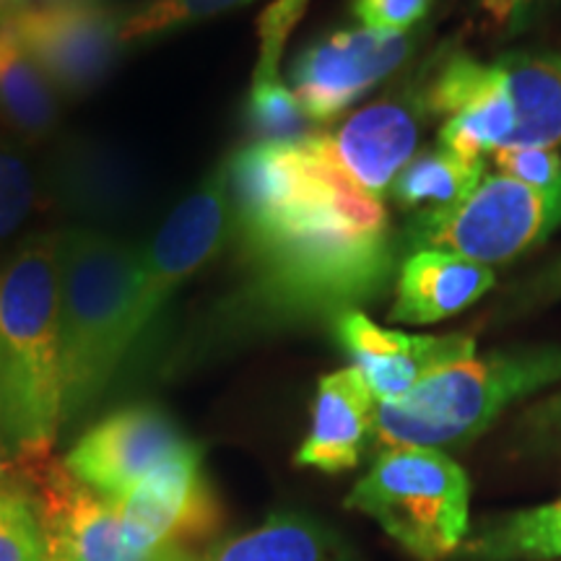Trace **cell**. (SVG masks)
Instances as JSON below:
<instances>
[{"instance_id":"cell-1","label":"cell","mask_w":561,"mask_h":561,"mask_svg":"<svg viewBox=\"0 0 561 561\" xmlns=\"http://www.w3.org/2000/svg\"><path fill=\"white\" fill-rule=\"evenodd\" d=\"M301 146L305 191L278 214L231 224L240 276L201 322L203 346L333 325L396 286L403 255L382 201L341 170L320 136Z\"/></svg>"},{"instance_id":"cell-2","label":"cell","mask_w":561,"mask_h":561,"mask_svg":"<svg viewBox=\"0 0 561 561\" xmlns=\"http://www.w3.org/2000/svg\"><path fill=\"white\" fill-rule=\"evenodd\" d=\"M60 231H37L0 263V453L50 460L62 424Z\"/></svg>"},{"instance_id":"cell-3","label":"cell","mask_w":561,"mask_h":561,"mask_svg":"<svg viewBox=\"0 0 561 561\" xmlns=\"http://www.w3.org/2000/svg\"><path fill=\"white\" fill-rule=\"evenodd\" d=\"M58 331L62 419L100 398L136 343L140 250L104 231H60Z\"/></svg>"},{"instance_id":"cell-4","label":"cell","mask_w":561,"mask_h":561,"mask_svg":"<svg viewBox=\"0 0 561 561\" xmlns=\"http://www.w3.org/2000/svg\"><path fill=\"white\" fill-rule=\"evenodd\" d=\"M561 382V346H517L476 354L432 371L419 385L377 403L371 442L390 447L466 445L504 411Z\"/></svg>"},{"instance_id":"cell-5","label":"cell","mask_w":561,"mask_h":561,"mask_svg":"<svg viewBox=\"0 0 561 561\" xmlns=\"http://www.w3.org/2000/svg\"><path fill=\"white\" fill-rule=\"evenodd\" d=\"M346 507L371 517L413 559L445 561L471 530V481L447 453L390 447L354 483Z\"/></svg>"},{"instance_id":"cell-6","label":"cell","mask_w":561,"mask_h":561,"mask_svg":"<svg viewBox=\"0 0 561 561\" xmlns=\"http://www.w3.org/2000/svg\"><path fill=\"white\" fill-rule=\"evenodd\" d=\"M561 227V187L536 191L504 174H483L471 195L447 208L416 210L398 229L401 255L439 250L502 265L549 240Z\"/></svg>"},{"instance_id":"cell-7","label":"cell","mask_w":561,"mask_h":561,"mask_svg":"<svg viewBox=\"0 0 561 561\" xmlns=\"http://www.w3.org/2000/svg\"><path fill=\"white\" fill-rule=\"evenodd\" d=\"M0 21L16 34L60 96H81L100 83L123 47V19L100 0L13 3Z\"/></svg>"},{"instance_id":"cell-8","label":"cell","mask_w":561,"mask_h":561,"mask_svg":"<svg viewBox=\"0 0 561 561\" xmlns=\"http://www.w3.org/2000/svg\"><path fill=\"white\" fill-rule=\"evenodd\" d=\"M229 167L216 164L195 191L167 216L149 248L140 250L136 331L157 318L185 280L214 261L229 242Z\"/></svg>"},{"instance_id":"cell-9","label":"cell","mask_w":561,"mask_h":561,"mask_svg":"<svg viewBox=\"0 0 561 561\" xmlns=\"http://www.w3.org/2000/svg\"><path fill=\"white\" fill-rule=\"evenodd\" d=\"M130 543L149 553H185L221 525V504L203 473L198 445L178 455L112 500Z\"/></svg>"},{"instance_id":"cell-10","label":"cell","mask_w":561,"mask_h":561,"mask_svg":"<svg viewBox=\"0 0 561 561\" xmlns=\"http://www.w3.org/2000/svg\"><path fill=\"white\" fill-rule=\"evenodd\" d=\"M416 32L380 34L356 26L318 37L291 66V91L310 123H331L416 50Z\"/></svg>"},{"instance_id":"cell-11","label":"cell","mask_w":561,"mask_h":561,"mask_svg":"<svg viewBox=\"0 0 561 561\" xmlns=\"http://www.w3.org/2000/svg\"><path fill=\"white\" fill-rule=\"evenodd\" d=\"M34 483L50 561H180L185 553H149L130 543L110 496L81 483L62 462L24 468Z\"/></svg>"},{"instance_id":"cell-12","label":"cell","mask_w":561,"mask_h":561,"mask_svg":"<svg viewBox=\"0 0 561 561\" xmlns=\"http://www.w3.org/2000/svg\"><path fill=\"white\" fill-rule=\"evenodd\" d=\"M424 121L419 73L356 110L335 133H322L320 140L356 185L382 201L403 167L416 157Z\"/></svg>"},{"instance_id":"cell-13","label":"cell","mask_w":561,"mask_h":561,"mask_svg":"<svg viewBox=\"0 0 561 561\" xmlns=\"http://www.w3.org/2000/svg\"><path fill=\"white\" fill-rule=\"evenodd\" d=\"M191 445L174 421L153 405H130L102 419L76 442L62 466L89 489L115 496Z\"/></svg>"},{"instance_id":"cell-14","label":"cell","mask_w":561,"mask_h":561,"mask_svg":"<svg viewBox=\"0 0 561 561\" xmlns=\"http://www.w3.org/2000/svg\"><path fill=\"white\" fill-rule=\"evenodd\" d=\"M331 331L377 403L396 401L432 371L479 354L476 339L468 333L416 335L392 331L377 325L362 310L341 314Z\"/></svg>"},{"instance_id":"cell-15","label":"cell","mask_w":561,"mask_h":561,"mask_svg":"<svg viewBox=\"0 0 561 561\" xmlns=\"http://www.w3.org/2000/svg\"><path fill=\"white\" fill-rule=\"evenodd\" d=\"M375 396L354 367L320 377L310 432L294 458L297 466L322 473H343L359 466L375 432Z\"/></svg>"},{"instance_id":"cell-16","label":"cell","mask_w":561,"mask_h":561,"mask_svg":"<svg viewBox=\"0 0 561 561\" xmlns=\"http://www.w3.org/2000/svg\"><path fill=\"white\" fill-rule=\"evenodd\" d=\"M494 286L496 273L491 265L439 250L411 252L398 268L396 299L388 320L403 325H432L473 307Z\"/></svg>"},{"instance_id":"cell-17","label":"cell","mask_w":561,"mask_h":561,"mask_svg":"<svg viewBox=\"0 0 561 561\" xmlns=\"http://www.w3.org/2000/svg\"><path fill=\"white\" fill-rule=\"evenodd\" d=\"M515 110L507 146L561 149V55L510 53L491 60Z\"/></svg>"},{"instance_id":"cell-18","label":"cell","mask_w":561,"mask_h":561,"mask_svg":"<svg viewBox=\"0 0 561 561\" xmlns=\"http://www.w3.org/2000/svg\"><path fill=\"white\" fill-rule=\"evenodd\" d=\"M455 561H557L561 559V500L543 507L483 517L471 525Z\"/></svg>"},{"instance_id":"cell-19","label":"cell","mask_w":561,"mask_h":561,"mask_svg":"<svg viewBox=\"0 0 561 561\" xmlns=\"http://www.w3.org/2000/svg\"><path fill=\"white\" fill-rule=\"evenodd\" d=\"M58 96L16 34L0 21V125L24 140L47 136L60 117Z\"/></svg>"},{"instance_id":"cell-20","label":"cell","mask_w":561,"mask_h":561,"mask_svg":"<svg viewBox=\"0 0 561 561\" xmlns=\"http://www.w3.org/2000/svg\"><path fill=\"white\" fill-rule=\"evenodd\" d=\"M180 561H351V553L325 525L299 515H273L242 536L210 546L201 559Z\"/></svg>"},{"instance_id":"cell-21","label":"cell","mask_w":561,"mask_h":561,"mask_svg":"<svg viewBox=\"0 0 561 561\" xmlns=\"http://www.w3.org/2000/svg\"><path fill=\"white\" fill-rule=\"evenodd\" d=\"M481 180L483 159H460L439 146L413 157L392 182L390 195L403 208H447L471 195Z\"/></svg>"},{"instance_id":"cell-22","label":"cell","mask_w":561,"mask_h":561,"mask_svg":"<svg viewBox=\"0 0 561 561\" xmlns=\"http://www.w3.org/2000/svg\"><path fill=\"white\" fill-rule=\"evenodd\" d=\"M512 130H515V110H512L507 94L496 83L479 100L462 107L458 115L442 123L439 146L460 159L479 161L483 153L504 149L510 144Z\"/></svg>"},{"instance_id":"cell-23","label":"cell","mask_w":561,"mask_h":561,"mask_svg":"<svg viewBox=\"0 0 561 561\" xmlns=\"http://www.w3.org/2000/svg\"><path fill=\"white\" fill-rule=\"evenodd\" d=\"M39 203V174L19 140L0 138V250L24 229Z\"/></svg>"},{"instance_id":"cell-24","label":"cell","mask_w":561,"mask_h":561,"mask_svg":"<svg viewBox=\"0 0 561 561\" xmlns=\"http://www.w3.org/2000/svg\"><path fill=\"white\" fill-rule=\"evenodd\" d=\"M248 3L252 0H151L123 19L121 39L123 45H130V42L164 37V34L187 30Z\"/></svg>"},{"instance_id":"cell-25","label":"cell","mask_w":561,"mask_h":561,"mask_svg":"<svg viewBox=\"0 0 561 561\" xmlns=\"http://www.w3.org/2000/svg\"><path fill=\"white\" fill-rule=\"evenodd\" d=\"M0 561H50L32 491L0 483Z\"/></svg>"},{"instance_id":"cell-26","label":"cell","mask_w":561,"mask_h":561,"mask_svg":"<svg viewBox=\"0 0 561 561\" xmlns=\"http://www.w3.org/2000/svg\"><path fill=\"white\" fill-rule=\"evenodd\" d=\"M310 0H273L257 19V62L252 68L250 89L280 87V58L286 53V42L305 16Z\"/></svg>"},{"instance_id":"cell-27","label":"cell","mask_w":561,"mask_h":561,"mask_svg":"<svg viewBox=\"0 0 561 561\" xmlns=\"http://www.w3.org/2000/svg\"><path fill=\"white\" fill-rule=\"evenodd\" d=\"M494 164L504 178H512L536 191H559L561 187V153L557 149L536 146H504L496 149Z\"/></svg>"},{"instance_id":"cell-28","label":"cell","mask_w":561,"mask_h":561,"mask_svg":"<svg viewBox=\"0 0 561 561\" xmlns=\"http://www.w3.org/2000/svg\"><path fill=\"white\" fill-rule=\"evenodd\" d=\"M517 455H553L561 450V390L533 403L512 430Z\"/></svg>"},{"instance_id":"cell-29","label":"cell","mask_w":561,"mask_h":561,"mask_svg":"<svg viewBox=\"0 0 561 561\" xmlns=\"http://www.w3.org/2000/svg\"><path fill=\"white\" fill-rule=\"evenodd\" d=\"M434 0H351V13L364 30L411 34L430 16Z\"/></svg>"},{"instance_id":"cell-30","label":"cell","mask_w":561,"mask_h":561,"mask_svg":"<svg viewBox=\"0 0 561 561\" xmlns=\"http://www.w3.org/2000/svg\"><path fill=\"white\" fill-rule=\"evenodd\" d=\"M561 299V255L546 263L543 268L530 273L528 278L517 280L504 291L500 305H496V318H517L533 310H541Z\"/></svg>"},{"instance_id":"cell-31","label":"cell","mask_w":561,"mask_h":561,"mask_svg":"<svg viewBox=\"0 0 561 561\" xmlns=\"http://www.w3.org/2000/svg\"><path fill=\"white\" fill-rule=\"evenodd\" d=\"M481 30L491 37H515L530 26L543 9V0H471Z\"/></svg>"},{"instance_id":"cell-32","label":"cell","mask_w":561,"mask_h":561,"mask_svg":"<svg viewBox=\"0 0 561 561\" xmlns=\"http://www.w3.org/2000/svg\"><path fill=\"white\" fill-rule=\"evenodd\" d=\"M5 471H9V466H5L3 455H0V483H3V479H5Z\"/></svg>"},{"instance_id":"cell-33","label":"cell","mask_w":561,"mask_h":561,"mask_svg":"<svg viewBox=\"0 0 561 561\" xmlns=\"http://www.w3.org/2000/svg\"><path fill=\"white\" fill-rule=\"evenodd\" d=\"M5 9V0H0V11H3Z\"/></svg>"}]
</instances>
